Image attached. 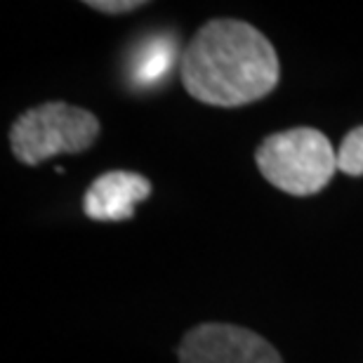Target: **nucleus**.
Instances as JSON below:
<instances>
[{
    "instance_id": "7ed1b4c3",
    "label": "nucleus",
    "mask_w": 363,
    "mask_h": 363,
    "mask_svg": "<svg viewBox=\"0 0 363 363\" xmlns=\"http://www.w3.org/2000/svg\"><path fill=\"white\" fill-rule=\"evenodd\" d=\"M99 135L97 116L67 101L28 108L10 130L12 154L24 165H38L60 154H81Z\"/></svg>"
},
{
    "instance_id": "6e6552de",
    "label": "nucleus",
    "mask_w": 363,
    "mask_h": 363,
    "mask_svg": "<svg viewBox=\"0 0 363 363\" xmlns=\"http://www.w3.org/2000/svg\"><path fill=\"white\" fill-rule=\"evenodd\" d=\"M85 5L104 14H123V12H133L147 3L144 0H88Z\"/></svg>"
},
{
    "instance_id": "f03ea898",
    "label": "nucleus",
    "mask_w": 363,
    "mask_h": 363,
    "mask_svg": "<svg viewBox=\"0 0 363 363\" xmlns=\"http://www.w3.org/2000/svg\"><path fill=\"white\" fill-rule=\"evenodd\" d=\"M255 161L264 179L290 196L318 194L337 170L330 140L314 128H293L267 137Z\"/></svg>"
},
{
    "instance_id": "20e7f679",
    "label": "nucleus",
    "mask_w": 363,
    "mask_h": 363,
    "mask_svg": "<svg viewBox=\"0 0 363 363\" xmlns=\"http://www.w3.org/2000/svg\"><path fill=\"white\" fill-rule=\"evenodd\" d=\"M179 363H283L274 345L241 325L203 323L184 335Z\"/></svg>"
},
{
    "instance_id": "39448f33",
    "label": "nucleus",
    "mask_w": 363,
    "mask_h": 363,
    "mask_svg": "<svg viewBox=\"0 0 363 363\" xmlns=\"http://www.w3.org/2000/svg\"><path fill=\"white\" fill-rule=\"evenodd\" d=\"M151 182L128 170H111L99 175L85 191L83 210L94 222H121L135 215V206L147 201Z\"/></svg>"
},
{
    "instance_id": "0eeeda50",
    "label": "nucleus",
    "mask_w": 363,
    "mask_h": 363,
    "mask_svg": "<svg viewBox=\"0 0 363 363\" xmlns=\"http://www.w3.org/2000/svg\"><path fill=\"white\" fill-rule=\"evenodd\" d=\"M337 170L350 177L363 175V125L350 130L337 149Z\"/></svg>"
},
{
    "instance_id": "f257e3e1",
    "label": "nucleus",
    "mask_w": 363,
    "mask_h": 363,
    "mask_svg": "<svg viewBox=\"0 0 363 363\" xmlns=\"http://www.w3.org/2000/svg\"><path fill=\"white\" fill-rule=\"evenodd\" d=\"M186 92L210 106H243L267 97L279 83V57L269 38L238 19L203 24L182 50Z\"/></svg>"
},
{
    "instance_id": "423d86ee",
    "label": "nucleus",
    "mask_w": 363,
    "mask_h": 363,
    "mask_svg": "<svg viewBox=\"0 0 363 363\" xmlns=\"http://www.w3.org/2000/svg\"><path fill=\"white\" fill-rule=\"evenodd\" d=\"M177 60V48L170 35H154L144 40L133 60V83L140 88H151L163 81Z\"/></svg>"
}]
</instances>
